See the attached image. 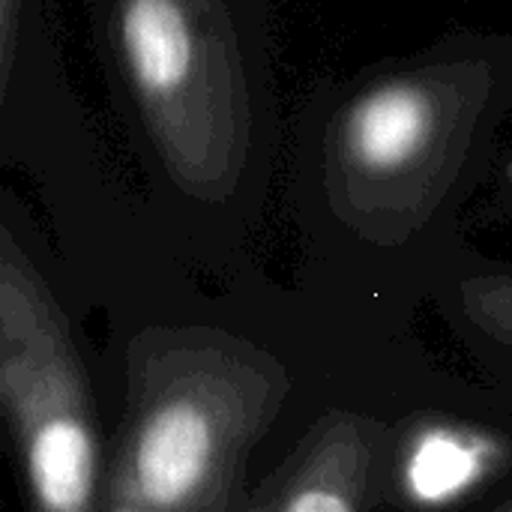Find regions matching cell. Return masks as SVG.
<instances>
[{
	"label": "cell",
	"mask_w": 512,
	"mask_h": 512,
	"mask_svg": "<svg viewBox=\"0 0 512 512\" xmlns=\"http://www.w3.org/2000/svg\"><path fill=\"white\" fill-rule=\"evenodd\" d=\"M512 120V33L450 30L315 84L294 117L306 204L348 243L405 252L483 180Z\"/></svg>",
	"instance_id": "6da1fadb"
},
{
	"label": "cell",
	"mask_w": 512,
	"mask_h": 512,
	"mask_svg": "<svg viewBox=\"0 0 512 512\" xmlns=\"http://www.w3.org/2000/svg\"><path fill=\"white\" fill-rule=\"evenodd\" d=\"M384 447V429L369 414L327 411L276 471L270 512H369Z\"/></svg>",
	"instance_id": "5b68a950"
},
{
	"label": "cell",
	"mask_w": 512,
	"mask_h": 512,
	"mask_svg": "<svg viewBox=\"0 0 512 512\" xmlns=\"http://www.w3.org/2000/svg\"><path fill=\"white\" fill-rule=\"evenodd\" d=\"M0 405L30 512H102L99 420L72 321L51 282L0 225Z\"/></svg>",
	"instance_id": "277c9868"
},
{
	"label": "cell",
	"mask_w": 512,
	"mask_h": 512,
	"mask_svg": "<svg viewBox=\"0 0 512 512\" xmlns=\"http://www.w3.org/2000/svg\"><path fill=\"white\" fill-rule=\"evenodd\" d=\"M120 126L192 210L267 180L282 117L270 0H87Z\"/></svg>",
	"instance_id": "7a4b0ae2"
},
{
	"label": "cell",
	"mask_w": 512,
	"mask_h": 512,
	"mask_svg": "<svg viewBox=\"0 0 512 512\" xmlns=\"http://www.w3.org/2000/svg\"><path fill=\"white\" fill-rule=\"evenodd\" d=\"M273 501H276V471L267 477V483L255 495L243 498V504L237 507V512H270L273 510Z\"/></svg>",
	"instance_id": "ba28073f"
},
{
	"label": "cell",
	"mask_w": 512,
	"mask_h": 512,
	"mask_svg": "<svg viewBox=\"0 0 512 512\" xmlns=\"http://www.w3.org/2000/svg\"><path fill=\"white\" fill-rule=\"evenodd\" d=\"M288 396L285 363L222 327L159 324L135 333L102 498L144 512H237L249 456Z\"/></svg>",
	"instance_id": "3957f363"
},
{
	"label": "cell",
	"mask_w": 512,
	"mask_h": 512,
	"mask_svg": "<svg viewBox=\"0 0 512 512\" xmlns=\"http://www.w3.org/2000/svg\"><path fill=\"white\" fill-rule=\"evenodd\" d=\"M495 512H512V501H507L504 507H498V510H495Z\"/></svg>",
	"instance_id": "30bf717a"
},
{
	"label": "cell",
	"mask_w": 512,
	"mask_h": 512,
	"mask_svg": "<svg viewBox=\"0 0 512 512\" xmlns=\"http://www.w3.org/2000/svg\"><path fill=\"white\" fill-rule=\"evenodd\" d=\"M504 465V444L465 423L423 420L396 450V483L405 504L417 510H444Z\"/></svg>",
	"instance_id": "8992f818"
},
{
	"label": "cell",
	"mask_w": 512,
	"mask_h": 512,
	"mask_svg": "<svg viewBox=\"0 0 512 512\" xmlns=\"http://www.w3.org/2000/svg\"><path fill=\"white\" fill-rule=\"evenodd\" d=\"M102 512H144L141 507L120 501V498H102Z\"/></svg>",
	"instance_id": "9c48e42d"
},
{
	"label": "cell",
	"mask_w": 512,
	"mask_h": 512,
	"mask_svg": "<svg viewBox=\"0 0 512 512\" xmlns=\"http://www.w3.org/2000/svg\"><path fill=\"white\" fill-rule=\"evenodd\" d=\"M21 9H24V0H0V54L9 51V45L18 33Z\"/></svg>",
	"instance_id": "52a82bcc"
}]
</instances>
